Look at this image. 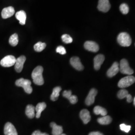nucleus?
<instances>
[{"label":"nucleus","instance_id":"nucleus-26","mask_svg":"<svg viewBox=\"0 0 135 135\" xmlns=\"http://www.w3.org/2000/svg\"><path fill=\"white\" fill-rule=\"evenodd\" d=\"M128 94L129 93L127 90L126 89H121L118 93L117 96L120 99H123L126 98Z\"/></svg>","mask_w":135,"mask_h":135},{"label":"nucleus","instance_id":"nucleus-25","mask_svg":"<svg viewBox=\"0 0 135 135\" xmlns=\"http://www.w3.org/2000/svg\"><path fill=\"white\" fill-rule=\"evenodd\" d=\"M46 47V44L41 42H38L34 46V50L37 52H41L44 50Z\"/></svg>","mask_w":135,"mask_h":135},{"label":"nucleus","instance_id":"nucleus-14","mask_svg":"<svg viewBox=\"0 0 135 135\" xmlns=\"http://www.w3.org/2000/svg\"><path fill=\"white\" fill-rule=\"evenodd\" d=\"M14 8L13 7H8L7 8H5L3 10H2L1 15L3 19H6L9 18L11 17L12 16H13L15 14Z\"/></svg>","mask_w":135,"mask_h":135},{"label":"nucleus","instance_id":"nucleus-33","mask_svg":"<svg viewBox=\"0 0 135 135\" xmlns=\"http://www.w3.org/2000/svg\"><path fill=\"white\" fill-rule=\"evenodd\" d=\"M32 135H49L46 133H42L40 131L37 130L34 131Z\"/></svg>","mask_w":135,"mask_h":135},{"label":"nucleus","instance_id":"nucleus-1","mask_svg":"<svg viewBox=\"0 0 135 135\" xmlns=\"http://www.w3.org/2000/svg\"><path fill=\"white\" fill-rule=\"evenodd\" d=\"M43 68L41 66H37L34 69L32 73V78L33 82L37 85L42 86L44 83V80L43 77Z\"/></svg>","mask_w":135,"mask_h":135},{"label":"nucleus","instance_id":"nucleus-29","mask_svg":"<svg viewBox=\"0 0 135 135\" xmlns=\"http://www.w3.org/2000/svg\"><path fill=\"white\" fill-rule=\"evenodd\" d=\"M120 129L121 130L125 132L126 133H129L130 131L131 126L130 125H127L125 124H122L120 125Z\"/></svg>","mask_w":135,"mask_h":135},{"label":"nucleus","instance_id":"nucleus-13","mask_svg":"<svg viewBox=\"0 0 135 135\" xmlns=\"http://www.w3.org/2000/svg\"><path fill=\"white\" fill-rule=\"evenodd\" d=\"M71 65L78 71H82L84 69V66L81 62L80 59L78 57H73L70 59Z\"/></svg>","mask_w":135,"mask_h":135},{"label":"nucleus","instance_id":"nucleus-15","mask_svg":"<svg viewBox=\"0 0 135 135\" xmlns=\"http://www.w3.org/2000/svg\"><path fill=\"white\" fill-rule=\"evenodd\" d=\"M105 61V56L103 55L99 54L96 56L94 59V68L96 70H100L102 64Z\"/></svg>","mask_w":135,"mask_h":135},{"label":"nucleus","instance_id":"nucleus-34","mask_svg":"<svg viewBox=\"0 0 135 135\" xmlns=\"http://www.w3.org/2000/svg\"><path fill=\"white\" fill-rule=\"evenodd\" d=\"M126 98H127V102H128V103H131L133 101V99L132 97L131 96V95L129 94L128 95V96H127Z\"/></svg>","mask_w":135,"mask_h":135},{"label":"nucleus","instance_id":"nucleus-18","mask_svg":"<svg viewBox=\"0 0 135 135\" xmlns=\"http://www.w3.org/2000/svg\"><path fill=\"white\" fill-rule=\"evenodd\" d=\"M50 126L52 128V135H58L63 134V127L61 126H58L54 122L50 124Z\"/></svg>","mask_w":135,"mask_h":135},{"label":"nucleus","instance_id":"nucleus-22","mask_svg":"<svg viewBox=\"0 0 135 135\" xmlns=\"http://www.w3.org/2000/svg\"><path fill=\"white\" fill-rule=\"evenodd\" d=\"M61 90H62L61 87H56L54 88L52 94L51 96V100L53 101H57L60 95V92Z\"/></svg>","mask_w":135,"mask_h":135},{"label":"nucleus","instance_id":"nucleus-23","mask_svg":"<svg viewBox=\"0 0 135 135\" xmlns=\"http://www.w3.org/2000/svg\"><path fill=\"white\" fill-rule=\"evenodd\" d=\"M94 112L96 115H101L102 116H106L107 115L106 110L105 108L99 106H97L94 108Z\"/></svg>","mask_w":135,"mask_h":135},{"label":"nucleus","instance_id":"nucleus-4","mask_svg":"<svg viewBox=\"0 0 135 135\" xmlns=\"http://www.w3.org/2000/svg\"><path fill=\"white\" fill-rule=\"evenodd\" d=\"M119 71L123 74H127L130 76L134 73V71L130 67L128 61L125 59L121 60L120 61V64L119 65Z\"/></svg>","mask_w":135,"mask_h":135},{"label":"nucleus","instance_id":"nucleus-30","mask_svg":"<svg viewBox=\"0 0 135 135\" xmlns=\"http://www.w3.org/2000/svg\"><path fill=\"white\" fill-rule=\"evenodd\" d=\"M56 52H57V53L60 54L61 55H65V54H66V49L62 46H58V47L56 49Z\"/></svg>","mask_w":135,"mask_h":135},{"label":"nucleus","instance_id":"nucleus-12","mask_svg":"<svg viewBox=\"0 0 135 135\" xmlns=\"http://www.w3.org/2000/svg\"><path fill=\"white\" fill-rule=\"evenodd\" d=\"M119 72V64L118 62H114L111 67L108 70L107 74L109 77H113Z\"/></svg>","mask_w":135,"mask_h":135},{"label":"nucleus","instance_id":"nucleus-36","mask_svg":"<svg viewBox=\"0 0 135 135\" xmlns=\"http://www.w3.org/2000/svg\"><path fill=\"white\" fill-rule=\"evenodd\" d=\"M133 104H134V106H135V98H134V99H133Z\"/></svg>","mask_w":135,"mask_h":135},{"label":"nucleus","instance_id":"nucleus-28","mask_svg":"<svg viewBox=\"0 0 135 135\" xmlns=\"http://www.w3.org/2000/svg\"><path fill=\"white\" fill-rule=\"evenodd\" d=\"M62 39L63 42L66 44L71 43L73 42L72 38L67 34L63 35L62 36Z\"/></svg>","mask_w":135,"mask_h":135},{"label":"nucleus","instance_id":"nucleus-5","mask_svg":"<svg viewBox=\"0 0 135 135\" xmlns=\"http://www.w3.org/2000/svg\"><path fill=\"white\" fill-rule=\"evenodd\" d=\"M135 82V78L132 76H128L121 79L118 83V87L122 89L129 87Z\"/></svg>","mask_w":135,"mask_h":135},{"label":"nucleus","instance_id":"nucleus-3","mask_svg":"<svg viewBox=\"0 0 135 135\" xmlns=\"http://www.w3.org/2000/svg\"><path fill=\"white\" fill-rule=\"evenodd\" d=\"M117 41L123 47H129L132 44V39L130 36L126 32H122L118 35Z\"/></svg>","mask_w":135,"mask_h":135},{"label":"nucleus","instance_id":"nucleus-7","mask_svg":"<svg viewBox=\"0 0 135 135\" xmlns=\"http://www.w3.org/2000/svg\"><path fill=\"white\" fill-rule=\"evenodd\" d=\"M111 8V5L109 0H99L98 9L100 11L107 13Z\"/></svg>","mask_w":135,"mask_h":135},{"label":"nucleus","instance_id":"nucleus-2","mask_svg":"<svg viewBox=\"0 0 135 135\" xmlns=\"http://www.w3.org/2000/svg\"><path fill=\"white\" fill-rule=\"evenodd\" d=\"M15 84L18 87H22L27 94H30L33 92V88L31 87V82L29 80L20 78L16 80Z\"/></svg>","mask_w":135,"mask_h":135},{"label":"nucleus","instance_id":"nucleus-21","mask_svg":"<svg viewBox=\"0 0 135 135\" xmlns=\"http://www.w3.org/2000/svg\"><path fill=\"white\" fill-rule=\"evenodd\" d=\"M98 122L103 125H109L112 121V119L110 116H103L101 118H99L97 120Z\"/></svg>","mask_w":135,"mask_h":135},{"label":"nucleus","instance_id":"nucleus-11","mask_svg":"<svg viewBox=\"0 0 135 135\" xmlns=\"http://www.w3.org/2000/svg\"><path fill=\"white\" fill-rule=\"evenodd\" d=\"M4 134L5 135H18L17 131L14 126L10 122H8L5 124Z\"/></svg>","mask_w":135,"mask_h":135},{"label":"nucleus","instance_id":"nucleus-35","mask_svg":"<svg viewBox=\"0 0 135 135\" xmlns=\"http://www.w3.org/2000/svg\"><path fill=\"white\" fill-rule=\"evenodd\" d=\"M89 135H104L102 133L99 132H91Z\"/></svg>","mask_w":135,"mask_h":135},{"label":"nucleus","instance_id":"nucleus-37","mask_svg":"<svg viewBox=\"0 0 135 135\" xmlns=\"http://www.w3.org/2000/svg\"><path fill=\"white\" fill-rule=\"evenodd\" d=\"M66 135V134H60V135Z\"/></svg>","mask_w":135,"mask_h":135},{"label":"nucleus","instance_id":"nucleus-16","mask_svg":"<svg viewBox=\"0 0 135 135\" xmlns=\"http://www.w3.org/2000/svg\"><path fill=\"white\" fill-rule=\"evenodd\" d=\"M80 117L85 124H87L91 119L90 112L87 109H83L80 112Z\"/></svg>","mask_w":135,"mask_h":135},{"label":"nucleus","instance_id":"nucleus-10","mask_svg":"<svg viewBox=\"0 0 135 135\" xmlns=\"http://www.w3.org/2000/svg\"><path fill=\"white\" fill-rule=\"evenodd\" d=\"M84 47L88 51L94 53L97 52L99 50V45L94 41H86L84 44Z\"/></svg>","mask_w":135,"mask_h":135},{"label":"nucleus","instance_id":"nucleus-31","mask_svg":"<svg viewBox=\"0 0 135 135\" xmlns=\"http://www.w3.org/2000/svg\"><path fill=\"white\" fill-rule=\"evenodd\" d=\"M68 100H69V101L70 102V103L72 104H75L77 103L78 98L75 95H71L68 98Z\"/></svg>","mask_w":135,"mask_h":135},{"label":"nucleus","instance_id":"nucleus-9","mask_svg":"<svg viewBox=\"0 0 135 135\" xmlns=\"http://www.w3.org/2000/svg\"><path fill=\"white\" fill-rule=\"evenodd\" d=\"M26 60V58L24 56H21L16 59L15 64V69L17 72L21 73L22 72Z\"/></svg>","mask_w":135,"mask_h":135},{"label":"nucleus","instance_id":"nucleus-8","mask_svg":"<svg viewBox=\"0 0 135 135\" xmlns=\"http://www.w3.org/2000/svg\"><path fill=\"white\" fill-rule=\"evenodd\" d=\"M97 93V90L94 88H93L90 90L85 100V103L87 106H91L94 103Z\"/></svg>","mask_w":135,"mask_h":135},{"label":"nucleus","instance_id":"nucleus-6","mask_svg":"<svg viewBox=\"0 0 135 135\" xmlns=\"http://www.w3.org/2000/svg\"><path fill=\"white\" fill-rule=\"evenodd\" d=\"M16 59L12 55H8L2 59L0 62V64L4 67H10L15 65Z\"/></svg>","mask_w":135,"mask_h":135},{"label":"nucleus","instance_id":"nucleus-20","mask_svg":"<svg viewBox=\"0 0 135 135\" xmlns=\"http://www.w3.org/2000/svg\"><path fill=\"white\" fill-rule=\"evenodd\" d=\"M35 107L32 105H28L26 108V115L30 119H33L35 116Z\"/></svg>","mask_w":135,"mask_h":135},{"label":"nucleus","instance_id":"nucleus-27","mask_svg":"<svg viewBox=\"0 0 135 135\" xmlns=\"http://www.w3.org/2000/svg\"><path fill=\"white\" fill-rule=\"evenodd\" d=\"M120 10L122 14L126 15L129 13V8L127 4H126L125 3H123L120 5Z\"/></svg>","mask_w":135,"mask_h":135},{"label":"nucleus","instance_id":"nucleus-19","mask_svg":"<svg viewBox=\"0 0 135 135\" xmlns=\"http://www.w3.org/2000/svg\"><path fill=\"white\" fill-rule=\"evenodd\" d=\"M47 105L45 102L40 103L37 104L35 108V110L36 111V117L37 118H39L41 117V113L46 108Z\"/></svg>","mask_w":135,"mask_h":135},{"label":"nucleus","instance_id":"nucleus-24","mask_svg":"<svg viewBox=\"0 0 135 135\" xmlns=\"http://www.w3.org/2000/svg\"><path fill=\"white\" fill-rule=\"evenodd\" d=\"M9 42V44L12 46H13V47L16 46L19 42L18 34L15 33V34L12 35L10 37Z\"/></svg>","mask_w":135,"mask_h":135},{"label":"nucleus","instance_id":"nucleus-17","mask_svg":"<svg viewBox=\"0 0 135 135\" xmlns=\"http://www.w3.org/2000/svg\"><path fill=\"white\" fill-rule=\"evenodd\" d=\"M16 19L19 21L20 24L22 25H24L26 23V13L24 11H20L17 12L16 14Z\"/></svg>","mask_w":135,"mask_h":135},{"label":"nucleus","instance_id":"nucleus-32","mask_svg":"<svg viewBox=\"0 0 135 135\" xmlns=\"http://www.w3.org/2000/svg\"><path fill=\"white\" fill-rule=\"evenodd\" d=\"M72 92L71 91H65L63 93V96L64 97L68 99V98L72 95Z\"/></svg>","mask_w":135,"mask_h":135}]
</instances>
